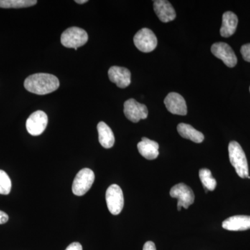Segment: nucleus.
Returning <instances> with one entry per match:
<instances>
[{
  "mask_svg": "<svg viewBox=\"0 0 250 250\" xmlns=\"http://www.w3.org/2000/svg\"><path fill=\"white\" fill-rule=\"evenodd\" d=\"M59 79L51 74L37 73L31 75L24 81V86L27 91L36 95H47L58 89Z\"/></svg>",
  "mask_w": 250,
  "mask_h": 250,
  "instance_id": "1",
  "label": "nucleus"
},
{
  "mask_svg": "<svg viewBox=\"0 0 250 250\" xmlns=\"http://www.w3.org/2000/svg\"><path fill=\"white\" fill-rule=\"evenodd\" d=\"M229 156L231 165L236 173L243 179L249 177V168L246 154L239 143L231 141L229 145Z\"/></svg>",
  "mask_w": 250,
  "mask_h": 250,
  "instance_id": "2",
  "label": "nucleus"
},
{
  "mask_svg": "<svg viewBox=\"0 0 250 250\" xmlns=\"http://www.w3.org/2000/svg\"><path fill=\"white\" fill-rule=\"evenodd\" d=\"M88 40L86 31L77 27L68 28L62 32L61 36L62 45L67 48H73L75 50L85 45Z\"/></svg>",
  "mask_w": 250,
  "mask_h": 250,
  "instance_id": "3",
  "label": "nucleus"
},
{
  "mask_svg": "<svg viewBox=\"0 0 250 250\" xmlns=\"http://www.w3.org/2000/svg\"><path fill=\"white\" fill-rule=\"evenodd\" d=\"M95 181L93 171L83 168L77 173L72 184V192L77 196L85 195L90 190Z\"/></svg>",
  "mask_w": 250,
  "mask_h": 250,
  "instance_id": "4",
  "label": "nucleus"
},
{
  "mask_svg": "<svg viewBox=\"0 0 250 250\" xmlns=\"http://www.w3.org/2000/svg\"><path fill=\"white\" fill-rule=\"evenodd\" d=\"M134 45L141 52H152L157 46V39L154 32L147 28H143L134 37Z\"/></svg>",
  "mask_w": 250,
  "mask_h": 250,
  "instance_id": "5",
  "label": "nucleus"
},
{
  "mask_svg": "<svg viewBox=\"0 0 250 250\" xmlns=\"http://www.w3.org/2000/svg\"><path fill=\"white\" fill-rule=\"evenodd\" d=\"M106 201L108 209L113 215L121 213L124 207V195L123 190L117 184H112L106 192Z\"/></svg>",
  "mask_w": 250,
  "mask_h": 250,
  "instance_id": "6",
  "label": "nucleus"
},
{
  "mask_svg": "<svg viewBox=\"0 0 250 250\" xmlns=\"http://www.w3.org/2000/svg\"><path fill=\"white\" fill-rule=\"evenodd\" d=\"M170 196L178 200L177 208L180 211L182 207L188 208L195 201V195L190 187L185 184L181 183L174 186L171 188Z\"/></svg>",
  "mask_w": 250,
  "mask_h": 250,
  "instance_id": "7",
  "label": "nucleus"
},
{
  "mask_svg": "<svg viewBox=\"0 0 250 250\" xmlns=\"http://www.w3.org/2000/svg\"><path fill=\"white\" fill-rule=\"evenodd\" d=\"M124 113L128 120L136 123L147 118L148 110L146 105L138 103L134 99H129L124 104Z\"/></svg>",
  "mask_w": 250,
  "mask_h": 250,
  "instance_id": "8",
  "label": "nucleus"
},
{
  "mask_svg": "<svg viewBox=\"0 0 250 250\" xmlns=\"http://www.w3.org/2000/svg\"><path fill=\"white\" fill-rule=\"evenodd\" d=\"M48 118L45 112L37 111L31 113L26 122V128L29 134L37 136L42 134L46 129Z\"/></svg>",
  "mask_w": 250,
  "mask_h": 250,
  "instance_id": "9",
  "label": "nucleus"
},
{
  "mask_svg": "<svg viewBox=\"0 0 250 250\" xmlns=\"http://www.w3.org/2000/svg\"><path fill=\"white\" fill-rule=\"evenodd\" d=\"M212 53L217 58L223 61L229 67L236 66L237 57L232 48L225 42H216L211 46Z\"/></svg>",
  "mask_w": 250,
  "mask_h": 250,
  "instance_id": "10",
  "label": "nucleus"
},
{
  "mask_svg": "<svg viewBox=\"0 0 250 250\" xmlns=\"http://www.w3.org/2000/svg\"><path fill=\"white\" fill-rule=\"evenodd\" d=\"M167 111L172 114L186 116L187 114V106L185 100L180 94L170 93L164 100Z\"/></svg>",
  "mask_w": 250,
  "mask_h": 250,
  "instance_id": "11",
  "label": "nucleus"
},
{
  "mask_svg": "<svg viewBox=\"0 0 250 250\" xmlns=\"http://www.w3.org/2000/svg\"><path fill=\"white\" fill-rule=\"evenodd\" d=\"M108 75L110 81L119 88H126L131 83V72L125 67L112 66L108 70Z\"/></svg>",
  "mask_w": 250,
  "mask_h": 250,
  "instance_id": "12",
  "label": "nucleus"
},
{
  "mask_svg": "<svg viewBox=\"0 0 250 250\" xmlns=\"http://www.w3.org/2000/svg\"><path fill=\"white\" fill-rule=\"evenodd\" d=\"M154 10L161 22H168L175 19L176 12L170 1L166 0L154 1Z\"/></svg>",
  "mask_w": 250,
  "mask_h": 250,
  "instance_id": "13",
  "label": "nucleus"
},
{
  "mask_svg": "<svg viewBox=\"0 0 250 250\" xmlns=\"http://www.w3.org/2000/svg\"><path fill=\"white\" fill-rule=\"evenodd\" d=\"M223 228L229 231H245L250 229V216L235 215L223 223Z\"/></svg>",
  "mask_w": 250,
  "mask_h": 250,
  "instance_id": "14",
  "label": "nucleus"
},
{
  "mask_svg": "<svg viewBox=\"0 0 250 250\" xmlns=\"http://www.w3.org/2000/svg\"><path fill=\"white\" fill-rule=\"evenodd\" d=\"M137 147L140 154L148 160H154L159 156V144L152 140L143 137Z\"/></svg>",
  "mask_w": 250,
  "mask_h": 250,
  "instance_id": "15",
  "label": "nucleus"
},
{
  "mask_svg": "<svg viewBox=\"0 0 250 250\" xmlns=\"http://www.w3.org/2000/svg\"><path fill=\"white\" fill-rule=\"evenodd\" d=\"M238 20L236 14L231 11L225 12L223 16V24L220 28V35L229 38L236 32Z\"/></svg>",
  "mask_w": 250,
  "mask_h": 250,
  "instance_id": "16",
  "label": "nucleus"
},
{
  "mask_svg": "<svg viewBox=\"0 0 250 250\" xmlns=\"http://www.w3.org/2000/svg\"><path fill=\"white\" fill-rule=\"evenodd\" d=\"M99 142L106 149L113 147L115 143V136L111 128L104 122H100L98 125Z\"/></svg>",
  "mask_w": 250,
  "mask_h": 250,
  "instance_id": "17",
  "label": "nucleus"
},
{
  "mask_svg": "<svg viewBox=\"0 0 250 250\" xmlns=\"http://www.w3.org/2000/svg\"><path fill=\"white\" fill-rule=\"evenodd\" d=\"M177 131L182 138L190 140L192 142L201 143L205 139L203 134L190 125L180 123L177 126Z\"/></svg>",
  "mask_w": 250,
  "mask_h": 250,
  "instance_id": "18",
  "label": "nucleus"
},
{
  "mask_svg": "<svg viewBox=\"0 0 250 250\" xmlns=\"http://www.w3.org/2000/svg\"><path fill=\"white\" fill-rule=\"evenodd\" d=\"M37 4L36 0H0V8L20 9L29 7Z\"/></svg>",
  "mask_w": 250,
  "mask_h": 250,
  "instance_id": "19",
  "label": "nucleus"
},
{
  "mask_svg": "<svg viewBox=\"0 0 250 250\" xmlns=\"http://www.w3.org/2000/svg\"><path fill=\"white\" fill-rule=\"evenodd\" d=\"M200 178L201 179L202 183L203 184L205 188L208 190H214L216 187L217 182L213 176L211 172L208 169H201L199 172Z\"/></svg>",
  "mask_w": 250,
  "mask_h": 250,
  "instance_id": "20",
  "label": "nucleus"
},
{
  "mask_svg": "<svg viewBox=\"0 0 250 250\" xmlns=\"http://www.w3.org/2000/svg\"><path fill=\"white\" fill-rule=\"evenodd\" d=\"M11 190V181L4 170H0V194L9 195Z\"/></svg>",
  "mask_w": 250,
  "mask_h": 250,
  "instance_id": "21",
  "label": "nucleus"
},
{
  "mask_svg": "<svg viewBox=\"0 0 250 250\" xmlns=\"http://www.w3.org/2000/svg\"><path fill=\"white\" fill-rule=\"evenodd\" d=\"M241 53L245 61L250 62V43L242 46Z\"/></svg>",
  "mask_w": 250,
  "mask_h": 250,
  "instance_id": "22",
  "label": "nucleus"
},
{
  "mask_svg": "<svg viewBox=\"0 0 250 250\" xmlns=\"http://www.w3.org/2000/svg\"><path fill=\"white\" fill-rule=\"evenodd\" d=\"M65 250H83L82 245L80 243H72L71 244L69 245Z\"/></svg>",
  "mask_w": 250,
  "mask_h": 250,
  "instance_id": "23",
  "label": "nucleus"
},
{
  "mask_svg": "<svg viewBox=\"0 0 250 250\" xmlns=\"http://www.w3.org/2000/svg\"><path fill=\"white\" fill-rule=\"evenodd\" d=\"M143 250H156L155 244L152 241H147L145 243Z\"/></svg>",
  "mask_w": 250,
  "mask_h": 250,
  "instance_id": "24",
  "label": "nucleus"
},
{
  "mask_svg": "<svg viewBox=\"0 0 250 250\" xmlns=\"http://www.w3.org/2000/svg\"><path fill=\"white\" fill-rule=\"evenodd\" d=\"M9 220V216L4 211L0 210V225L7 223Z\"/></svg>",
  "mask_w": 250,
  "mask_h": 250,
  "instance_id": "25",
  "label": "nucleus"
},
{
  "mask_svg": "<svg viewBox=\"0 0 250 250\" xmlns=\"http://www.w3.org/2000/svg\"><path fill=\"white\" fill-rule=\"evenodd\" d=\"M75 2L77 3V4H83L88 2V0H76Z\"/></svg>",
  "mask_w": 250,
  "mask_h": 250,
  "instance_id": "26",
  "label": "nucleus"
},
{
  "mask_svg": "<svg viewBox=\"0 0 250 250\" xmlns=\"http://www.w3.org/2000/svg\"></svg>",
  "mask_w": 250,
  "mask_h": 250,
  "instance_id": "27",
  "label": "nucleus"
}]
</instances>
